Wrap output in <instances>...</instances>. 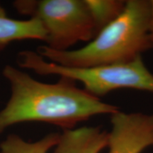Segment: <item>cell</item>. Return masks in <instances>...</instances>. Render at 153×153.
Listing matches in <instances>:
<instances>
[{
	"instance_id": "6da1fadb",
	"label": "cell",
	"mask_w": 153,
	"mask_h": 153,
	"mask_svg": "<svg viewBox=\"0 0 153 153\" xmlns=\"http://www.w3.org/2000/svg\"><path fill=\"white\" fill-rule=\"evenodd\" d=\"M2 74L10 86L11 94L0 110V135L11 126L30 122L71 130L94 116H111L120 110L80 89L68 78L45 83L10 65L4 66Z\"/></svg>"
},
{
	"instance_id": "7a4b0ae2",
	"label": "cell",
	"mask_w": 153,
	"mask_h": 153,
	"mask_svg": "<svg viewBox=\"0 0 153 153\" xmlns=\"http://www.w3.org/2000/svg\"><path fill=\"white\" fill-rule=\"evenodd\" d=\"M149 0H126L125 9L114 22L79 49L59 51L40 45L45 60L68 68H91L130 62L150 49Z\"/></svg>"
},
{
	"instance_id": "3957f363",
	"label": "cell",
	"mask_w": 153,
	"mask_h": 153,
	"mask_svg": "<svg viewBox=\"0 0 153 153\" xmlns=\"http://www.w3.org/2000/svg\"><path fill=\"white\" fill-rule=\"evenodd\" d=\"M17 62L22 69L40 75H57L79 82L84 89L96 97H104L118 89H135L153 94V74L145 65L142 56L130 62L91 67L68 68L44 59L37 52L22 51Z\"/></svg>"
},
{
	"instance_id": "277c9868",
	"label": "cell",
	"mask_w": 153,
	"mask_h": 153,
	"mask_svg": "<svg viewBox=\"0 0 153 153\" xmlns=\"http://www.w3.org/2000/svg\"><path fill=\"white\" fill-rule=\"evenodd\" d=\"M13 4L20 14L42 23L47 35L45 45L52 50L68 51L97 35L85 0H19Z\"/></svg>"
},
{
	"instance_id": "5b68a950",
	"label": "cell",
	"mask_w": 153,
	"mask_h": 153,
	"mask_svg": "<svg viewBox=\"0 0 153 153\" xmlns=\"http://www.w3.org/2000/svg\"><path fill=\"white\" fill-rule=\"evenodd\" d=\"M110 116L108 153H142L153 148V114L119 110Z\"/></svg>"
},
{
	"instance_id": "8992f818",
	"label": "cell",
	"mask_w": 153,
	"mask_h": 153,
	"mask_svg": "<svg viewBox=\"0 0 153 153\" xmlns=\"http://www.w3.org/2000/svg\"><path fill=\"white\" fill-rule=\"evenodd\" d=\"M108 132L100 126L62 131L52 153H100L107 148Z\"/></svg>"
},
{
	"instance_id": "52a82bcc",
	"label": "cell",
	"mask_w": 153,
	"mask_h": 153,
	"mask_svg": "<svg viewBox=\"0 0 153 153\" xmlns=\"http://www.w3.org/2000/svg\"><path fill=\"white\" fill-rule=\"evenodd\" d=\"M46 36V31L38 19L10 18L0 4V53L15 41L37 40L45 42Z\"/></svg>"
},
{
	"instance_id": "ba28073f",
	"label": "cell",
	"mask_w": 153,
	"mask_h": 153,
	"mask_svg": "<svg viewBox=\"0 0 153 153\" xmlns=\"http://www.w3.org/2000/svg\"><path fill=\"white\" fill-rule=\"evenodd\" d=\"M60 135L50 133L38 140L28 142L19 135L10 134L0 143V153H48L56 146Z\"/></svg>"
},
{
	"instance_id": "9c48e42d",
	"label": "cell",
	"mask_w": 153,
	"mask_h": 153,
	"mask_svg": "<svg viewBox=\"0 0 153 153\" xmlns=\"http://www.w3.org/2000/svg\"><path fill=\"white\" fill-rule=\"evenodd\" d=\"M94 24L97 34L121 14L126 5L124 0H85Z\"/></svg>"
},
{
	"instance_id": "30bf717a",
	"label": "cell",
	"mask_w": 153,
	"mask_h": 153,
	"mask_svg": "<svg viewBox=\"0 0 153 153\" xmlns=\"http://www.w3.org/2000/svg\"><path fill=\"white\" fill-rule=\"evenodd\" d=\"M150 1V16L148 22V41L150 49H153V0Z\"/></svg>"
}]
</instances>
